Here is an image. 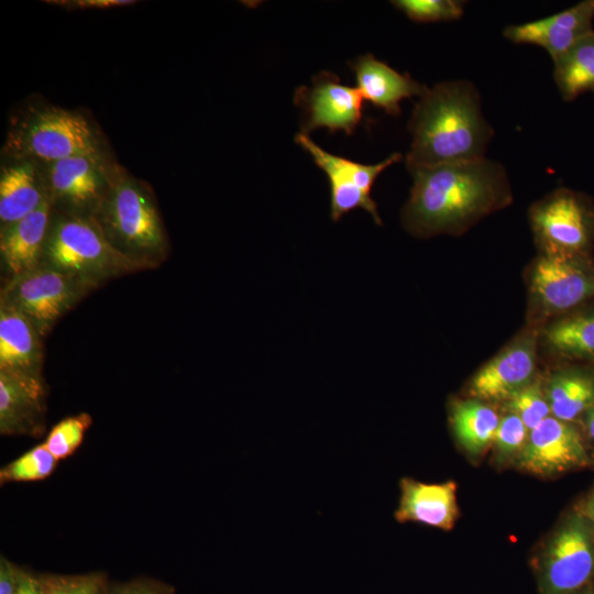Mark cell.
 Instances as JSON below:
<instances>
[{
  "label": "cell",
  "instance_id": "1",
  "mask_svg": "<svg viewBox=\"0 0 594 594\" xmlns=\"http://www.w3.org/2000/svg\"><path fill=\"white\" fill-rule=\"evenodd\" d=\"M409 173L413 187L402 220L419 238L460 234L513 198L504 166L485 157Z\"/></svg>",
  "mask_w": 594,
  "mask_h": 594
},
{
  "label": "cell",
  "instance_id": "2",
  "mask_svg": "<svg viewBox=\"0 0 594 594\" xmlns=\"http://www.w3.org/2000/svg\"><path fill=\"white\" fill-rule=\"evenodd\" d=\"M408 172L485 157L493 129L485 120L481 97L472 82L435 85L416 103L409 123Z\"/></svg>",
  "mask_w": 594,
  "mask_h": 594
},
{
  "label": "cell",
  "instance_id": "3",
  "mask_svg": "<svg viewBox=\"0 0 594 594\" xmlns=\"http://www.w3.org/2000/svg\"><path fill=\"white\" fill-rule=\"evenodd\" d=\"M94 218L110 244L139 270L154 267L168 252V240L154 194L114 166Z\"/></svg>",
  "mask_w": 594,
  "mask_h": 594
},
{
  "label": "cell",
  "instance_id": "4",
  "mask_svg": "<svg viewBox=\"0 0 594 594\" xmlns=\"http://www.w3.org/2000/svg\"><path fill=\"white\" fill-rule=\"evenodd\" d=\"M42 263L75 277L90 289L139 270L110 244L92 215L77 213L52 216Z\"/></svg>",
  "mask_w": 594,
  "mask_h": 594
},
{
  "label": "cell",
  "instance_id": "5",
  "mask_svg": "<svg viewBox=\"0 0 594 594\" xmlns=\"http://www.w3.org/2000/svg\"><path fill=\"white\" fill-rule=\"evenodd\" d=\"M6 151L15 161L50 164L80 154L97 153L98 139L79 113L45 107L28 114L13 128Z\"/></svg>",
  "mask_w": 594,
  "mask_h": 594
},
{
  "label": "cell",
  "instance_id": "6",
  "mask_svg": "<svg viewBox=\"0 0 594 594\" xmlns=\"http://www.w3.org/2000/svg\"><path fill=\"white\" fill-rule=\"evenodd\" d=\"M529 221L547 254H592L594 202L579 191L559 188L534 204Z\"/></svg>",
  "mask_w": 594,
  "mask_h": 594
},
{
  "label": "cell",
  "instance_id": "7",
  "mask_svg": "<svg viewBox=\"0 0 594 594\" xmlns=\"http://www.w3.org/2000/svg\"><path fill=\"white\" fill-rule=\"evenodd\" d=\"M537 572L540 594H572L594 582V528L578 509L554 531Z\"/></svg>",
  "mask_w": 594,
  "mask_h": 594
},
{
  "label": "cell",
  "instance_id": "8",
  "mask_svg": "<svg viewBox=\"0 0 594 594\" xmlns=\"http://www.w3.org/2000/svg\"><path fill=\"white\" fill-rule=\"evenodd\" d=\"M89 289L75 277L41 263L11 277L0 299L21 311L38 333L45 336Z\"/></svg>",
  "mask_w": 594,
  "mask_h": 594
},
{
  "label": "cell",
  "instance_id": "9",
  "mask_svg": "<svg viewBox=\"0 0 594 594\" xmlns=\"http://www.w3.org/2000/svg\"><path fill=\"white\" fill-rule=\"evenodd\" d=\"M530 294L541 315L556 318L594 300L592 254L542 253L532 265Z\"/></svg>",
  "mask_w": 594,
  "mask_h": 594
},
{
  "label": "cell",
  "instance_id": "10",
  "mask_svg": "<svg viewBox=\"0 0 594 594\" xmlns=\"http://www.w3.org/2000/svg\"><path fill=\"white\" fill-rule=\"evenodd\" d=\"M295 142L309 153L328 177L332 221L337 222L352 210L362 208L371 215L376 224L382 226L371 191L377 176L403 158L400 153H393L380 163L366 165L327 152L304 133L296 134Z\"/></svg>",
  "mask_w": 594,
  "mask_h": 594
},
{
  "label": "cell",
  "instance_id": "11",
  "mask_svg": "<svg viewBox=\"0 0 594 594\" xmlns=\"http://www.w3.org/2000/svg\"><path fill=\"white\" fill-rule=\"evenodd\" d=\"M294 101L302 113L300 133L307 135L320 128L353 134L362 121L363 98L359 90L343 85L330 72L317 74L310 87H299Z\"/></svg>",
  "mask_w": 594,
  "mask_h": 594
},
{
  "label": "cell",
  "instance_id": "12",
  "mask_svg": "<svg viewBox=\"0 0 594 594\" xmlns=\"http://www.w3.org/2000/svg\"><path fill=\"white\" fill-rule=\"evenodd\" d=\"M518 459L521 469L540 476L562 474L592 463L579 427L553 416L530 430Z\"/></svg>",
  "mask_w": 594,
  "mask_h": 594
},
{
  "label": "cell",
  "instance_id": "13",
  "mask_svg": "<svg viewBox=\"0 0 594 594\" xmlns=\"http://www.w3.org/2000/svg\"><path fill=\"white\" fill-rule=\"evenodd\" d=\"M536 356V337L520 336L474 375L470 394L479 400H507L534 381Z\"/></svg>",
  "mask_w": 594,
  "mask_h": 594
},
{
  "label": "cell",
  "instance_id": "14",
  "mask_svg": "<svg viewBox=\"0 0 594 594\" xmlns=\"http://www.w3.org/2000/svg\"><path fill=\"white\" fill-rule=\"evenodd\" d=\"M100 153L80 154L47 165L46 186L51 199L76 208L92 207L102 198L111 175Z\"/></svg>",
  "mask_w": 594,
  "mask_h": 594
},
{
  "label": "cell",
  "instance_id": "15",
  "mask_svg": "<svg viewBox=\"0 0 594 594\" xmlns=\"http://www.w3.org/2000/svg\"><path fill=\"white\" fill-rule=\"evenodd\" d=\"M594 0L581 1L543 19L508 25L503 34L516 44L544 48L552 61L594 32Z\"/></svg>",
  "mask_w": 594,
  "mask_h": 594
},
{
  "label": "cell",
  "instance_id": "16",
  "mask_svg": "<svg viewBox=\"0 0 594 594\" xmlns=\"http://www.w3.org/2000/svg\"><path fill=\"white\" fill-rule=\"evenodd\" d=\"M46 387L42 376L0 372V433L40 436L44 431Z\"/></svg>",
  "mask_w": 594,
  "mask_h": 594
},
{
  "label": "cell",
  "instance_id": "17",
  "mask_svg": "<svg viewBox=\"0 0 594 594\" xmlns=\"http://www.w3.org/2000/svg\"><path fill=\"white\" fill-rule=\"evenodd\" d=\"M457 488L453 481L426 483L403 477L399 481L400 495L395 519L402 524L417 522L450 530L459 516Z\"/></svg>",
  "mask_w": 594,
  "mask_h": 594
},
{
  "label": "cell",
  "instance_id": "18",
  "mask_svg": "<svg viewBox=\"0 0 594 594\" xmlns=\"http://www.w3.org/2000/svg\"><path fill=\"white\" fill-rule=\"evenodd\" d=\"M350 66L362 98L394 117L400 114L402 100L422 97L429 89L408 74L396 72L371 54L358 57Z\"/></svg>",
  "mask_w": 594,
  "mask_h": 594
},
{
  "label": "cell",
  "instance_id": "19",
  "mask_svg": "<svg viewBox=\"0 0 594 594\" xmlns=\"http://www.w3.org/2000/svg\"><path fill=\"white\" fill-rule=\"evenodd\" d=\"M41 334L15 307L0 299V372L42 376Z\"/></svg>",
  "mask_w": 594,
  "mask_h": 594
},
{
  "label": "cell",
  "instance_id": "20",
  "mask_svg": "<svg viewBox=\"0 0 594 594\" xmlns=\"http://www.w3.org/2000/svg\"><path fill=\"white\" fill-rule=\"evenodd\" d=\"M53 200L47 197L32 213L1 229V260L12 277L37 267L52 219Z\"/></svg>",
  "mask_w": 594,
  "mask_h": 594
},
{
  "label": "cell",
  "instance_id": "21",
  "mask_svg": "<svg viewBox=\"0 0 594 594\" xmlns=\"http://www.w3.org/2000/svg\"><path fill=\"white\" fill-rule=\"evenodd\" d=\"M50 197L35 162L15 161L1 170L0 222L6 228L35 211Z\"/></svg>",
  "mask_w": 594,
  "mask_h": 594
},
{
  "label": "cell",
  "instance_id": "22",
  "mask_svg": "<svg viewBox=\"0 0 594 594\" xmlns=\"http://www.w3.org/2000/svg\"><path fill=\"white\" fill-rule=\"evenodd\" d=\"M594 300L557 317L546 327L544 340L557 355L594 364Z\"/></svg>",
  "mask_w": 594,
  "mask_h": 594
},
{
  "label": "cell",
  "instance_id": "23",
  "mask_svg": "<svg viewBox=\"0 0 594 594\" xmlns=\"http://www.w3.org/2000/svg\"><path fill=\"white\" fill-rule=\"evenodd\" d=\"M546 394L551 416L574 424L594 403V369L575 366L554 373Z\"/></svg>",
  "mask_w": 594,
  "mask_h": 594
},
{
  "label": "cell",
  "instance_id": "24",
  "mask_svg": "<svg viewBox=\"0 0 594 594\" xmlns=\"http://www.w3.org/2000/svg\"><path fill=\"white\" fill-rule=\"evenodd\" d=\"M501 418L479 399L453 404L451 425L459 443L472 455H479L493 443Z\"/></svg>",
  "mask_w": 594,
  "mask_h": 594
},
{
  "label": "cell",
  "instance_id": "25",
  "mask_svg": "<svg viewBox=\"0 0 594 594\" xmlns=\"http://www.w3.org/2000/svg\"><path fill=\"white\" fill-rule=\"evenodd\" d=\"M553 79L564 101L594 92V32L553 59Z\"/></svg>",
  "mask_w": 594,
  "mask_h": 594
},
{
  "label": "cell",
  "instance_id": "26",
  "mask_svg": "<svg viewBox=\"0 0 594 594\" xmlns=\"http://www.w3.org/2000/svg\"><path fill=\"white\" fill-rule=\"evenodd\" d=\"M58 461L44 442L33 447L0 469V484L35 482L47 479Z\"/></svg>",
  "mask_w": 594,
  "mask_h": 594
},
{
  "label": "cell",
  "instance_id": "27",
  "mask_svg": "<svg viewBox=\"0 0 594 594\" xmlns=\"http://www.w3.org/2000/svg\"><path fill=\"white\" fill-rule=\"evenodd\" d=\"M41 594H105L109 576L102 571L77 574L37 572Z\"/></svg>",
  "mask_w": 594,
  "mask_h": 594
},
{
  "label": "cell",
  "instance_id": "28",
  "mask_svg": "<svg viewBox=\"0 0 594 594\" xmlns=\"http://www.w3.org/2000/svg\"><path fill=\"white\" fill-rule=\"evenodd\" d=\"M91 424L87 413L66 417L51 429L44 444L57 461L65 460L80 447Z\"/></svg>",
  "mask_w": 594,
  "mask_h": 594
},
{
  "label": "cell",
  "instance_id": "29",
  "mask_svg": "<svg viewBox=\"0 0 594 594\" xmlns=\"http://www.w3.org/2000/svg\"><path fill=\"white\" fill-rule=\"evenodd\" d=\"M507 408L522 420L529 431L551 416L547 394L538 381H532L510 396Z\"/></svg>",
  "mask_w": 594,
  "mask_h": 594
},
{
  "label": "cell",
  "instance_id": "30",
  "mask_svg": "<svg viewBox=\"0 0 594 594\" xmlns=\"http://www.w3.org/2000/svg\"><path fill=\"white\" fill-rule=\"evenodd\" d=\"M393 6L411 21L419 23L452 21L464 13V1L459 0H395Z\"/></svg>",
  "mask_w": 594,
  "mask_h": 594
},
{
  "label": "cell",
  "instance_id": "31",
  "mask_svg": "<svg viewBox=\"0 0 594 594\" xmlns=\"http://www.w3.org/2000/svg\"><path fill=\"white\" fill-rule=\"evenodd\" d=\"M529 432L522 420L515 414L508 413L502 417L493 441L497 460L503 462L519 457Z\"/></svg>",
  "mask_w": 594,
  "mask_h": 594
},
{
  "label": "cell",
  "instance_id": "32",
  "mask_svg": "<svg viewBox=\"0 0 594 594\" xmlns=\"http://www.w3.org/2000/svg\"><path fill=\"white\" fill-rule=\"evenodd\" d=\"M175 587L162 580L141 575L127 581H109L105 594H175Z\"/></svg>",
  "mask_w": 594,
  "mask_h": 594
},
{
  "label": "cell",
  "instance_id": "33",
  "mask_svg": "<svg viewBox=\"0 0 594 594\" xmlns=\"http://www.w3.org/2000/svg\"><path fill=\"white\" fill-rule=\"evenodd\" d=\"M24 568L7 557H0V594H16Z\"/></svg>",
  "mask_w": 594,
  "mask_h": 594
},
{
  "label": "cell",
  "instance_id": "34",
  "mask_svg": "<svg viewBox=\"0 0 594 594\" xmlns=\"http://www.w3.org/2000/svg\"><path fill=\"white\" fill-rule=\"evenodd\" d=\"M58 6L76 9H103L134 4L132 0H73V1H50Z\"/></svg>",
  "mask_w": 594,
  "mask_h": 594
},
{
  "label": "cell",
  "instance_id": "35",
  "mask_svg": "<svg viewBox=\"0 0 594 594\" xmlns=\"http://www.w3.org/2000/svg\"><path fill=\"white\" fill-rule=\"evenodd\" d=\"M16 594H41L37 572L24 568L23 576Z\"/></svg>",
  "mask_w": 594,
  "mask_h": 594
},
{
  "label": "cell",
  "instance_id": "36",
  "mask_svg": "<svg viewBox=\"0 0 594 594\" xmlns=\"http://www.w3.org/2000/svg\"><path fill=\"white\" fill-rule=\"evenodd\" d=\"M578 510L594 528V486Z\"/></svg>",
  "mask_w": 594,
  "mask_h": 594
},
{
  "label": "cell",
  "instance_id": "37",
  "mask_svg": "<svg viewBox=\"0 0 594 594\" xmlns=\"http://www.w3.org/2000/svg\"><path fill=\"white\" fill-rule=\"evenodd\" d=\"M580 420L582 421L585 436L594 442V403L583 414Z\"/></svg>",
  "mask_w": 594,
  "mask_h": 594
},
{
  "label": "cell",
  "instance_id": "38",
  "mask_svg": "<svg viewBox=\"0 0 594 594\" xmlns=\"http://www.w3.org/2000/svg\"><path fill=\"white\" fill-rule=\"evenodd\" d=\"M572 594H594V582Z\"/></svg>",
  "mask_w": 594,
  "mask_h": 594
}]
</instances>
